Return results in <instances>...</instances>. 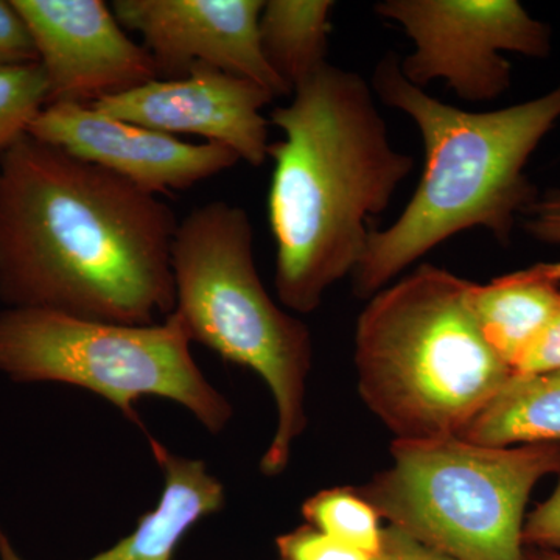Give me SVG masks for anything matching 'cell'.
<instances>
[{
	"label": "cell",
	"mask_w": 560,
	"mask_h": 560,
	"mask_svg": "<svg viewBox=\"0 0 560 560\" xmlns=\"http://www.w3.org/2000/svg\"><path fill=\"white\" fill-rule=\"evenodd\" d=\"M178 223L158 195L25 135L0 154V302L154 324L175 308Z\"/></svg>",
	"instance_id": "cell-1"
},
{
	"label": "cell",
	"mask_w": 560,
	"mask_h": 560,
	"mask_svg": "<svg viewBox=\"0 0 560 560\" xmlns=\"http://www.w3.org/2000/svg\"><path fill=\"white\" fill-rule=\"evenodd\" d=\"M268 121L282 131L268 151L276 293L283 307L307 315L359 267L371 217L389 208L416 161L390 142L371 84L330 62Z\"/></svg>",
	"instance_id": "cell-2"
},
{
	"label": "cell",
	"mask_w": 560,
	"mask_h": 560,
	"mask_svg": "<svg viewBox=\"0 0 560 560\" xmlns=\"http://www.w3.org/2000/svg\"><path fill=\"white\" fill-rule=\"evenodd\" d=\"M399 61L386 54L371 86L383 105L415 121L425 168L396 221L371 232L352 275L357 296L366 300L460 232L481 228L500 245H510L518 217L539 197L526 164L560 120V84L529 102L471 113L415 86Z\"/></svg>",
	"instance_id": "cell-3"
},
{
	"label": "cell",
	"mask_w": 560,
	"mask_h": 560,
	"mask_svg": "<svg viewBox=\"0 0 560 560\" xmlns=\"http://www.w3.org/2000/svg\"><path fill=\"white\" fill-rule=\"evenodd\" d=\"M475 282L423 264L370 298L355 329L359 393L396 441L460 438L511 381L471 311Z\"/></svg>",
	"instance_id": "cell-4"
},
{
	"label": "cell",
	"mask_w": 560,
	"mask_h": 560,
	"mask_svg": "<svg viewBox=\"0 0 560 560\" xmlns=\"http://www.w3.org/2000/svg\"><path fill=\"white\" fill-rule=\"evenodd\" d=\"M172 275L173 313L191 342L256 372L270 388L278 420L260 471L278 477L307 429L313 341L308 327L279 307L265 289L254 259L248 212L228 201L191 210L176 228Z\"/></svg>",
	"instance_id": "cell-5"
},
{
	"label": "cell",
	"mask_w": 560,
	"mask_h": 560,
	"mask_svg": "<svg viewBox=\"0 0 560 560\" xmlns=\"http://www.w3.org/2000/svg\"><path fill=\"white\" fill-rule=\"evenodd\" d=\"M390 456L361 495L389 526L456 560H525L530 492L560 474V444L394 440Z\"/></svg>",
	"instance_id": "cell-6"
},
{
	"label": "cell",
	"mask_w": 560,
	"mask_h": 560,
	"mask_svg": "<svg viewBox=\"0 0 560 560\" xmlns=\"http://www.w3.org/2000/svg\"><path fill=\"white\" fill-rule=\"evenodd\" d=\"M190 345L176 313L160 324L130 326L46 311H0V372L10 381L91 390L143 431L136 405L160 397L219 434L234 408L195 363Z\"/></svg>",
	"instance_id": "cell-7"
},
{
	"label": "cell",
	"mask_w": 560,
	"mask_h": 560,
	"mask_svg": "<svg viewBox=\"0 0 560 560\" xmlns=\"http://www.w3.org/2000/svg\"><path fill=\"white\" fill-rule=\"evenodd\" d=\"M415 43L399 61L415 86L445 81L460 101L493 102L511 86L503 54L547 58L551 31L515 0H385L374 7Z\"/></svg>",
	"instance_id": "cell-8"
},
{
	"label": "cell",
	"mask_w": 560,
	"mask_h": 560,
	"mask_svg": "<svg viewBox=\"0 0 560 560\" xmlns=\"http://www.w3.org/2000/svg\"><path fill=\"white\" fill-rule=\"evenodd\" d=\"M35 40L49 102L94 105L158 79L153 58L103 0H13Z\"/></svg>",
	"instance_id": "cell-9"
},
{
	"label": "cell",
	"mask_w": 560,
	"mask_h": 560,
	"mask_svg": "<svg viewBox=\"0 0 560 560\" xmlns=\"http://www.w3.org/2000/svg\"><path fill=\"white\" fill-rule=\"evenodd\" d=\"M264 0H116L117 21L138 32L160 80L209 66L254 81L276 98L291 95L272 72L259 39Z\"/></svg>",
	"instance_id": "cell-10"
},
{
	"label": "cell",
	"mask_w": 560,
	"mask_h": 560,
	"mask_svg": "<svg viewBox=\"0 0 560 560\" xmlns=\"http://www.w3.org/2000/svg\"><path fill=\"white\" fill-rule=\"evenodd\" d=\"M27 135L154 195L190 189L241 162L220 143L184 142L77 103L47 105Z\"/></svg>",
	"instance_id": "cell-11"
},
{
	"label": "cell",
	"mask_w": 560,
	"mask_h": 560,
	"mask_svg": "<svg viewBox=\"0 0 560 560\" xmlns=\"http://www.w3.org/2000/svg\"><path fill=\"white\" fill-rule=\"evenodd\" d=\"M275 98L254 81L197 66L183 79H156L92 106L165 135L200 136L228 147L246 164L260 167L271 145L270 121L261 110Z\"/></svg>",
	"instance_id": "cell-12"
},
{
	"label": "cell",
	"mask_w": 560,
	"mask_h": 560,
	"mask_svg": "<svg viewBox=\"0 0 560 560\" xmlns=\"http://www.w3.org/2000/svg\"><path fill=\"white\" fill-rule=\"evenodd\" d=\"M162 475L156 506L139 518L128 536L88 560H173L189 530L223 510L226 490L205 460L187 458L147 434ZM0 560H25L0 525Z\"/></svg>",
	"instance_id": "cell-13"
},
{
	"label": "cell",
	"mask_w": 560,
	"mask_h": 560,
	"mask_svg": "<svg viewBox=\"0 0 560 560\" xmlns=\"http://www.w3.org/2000/svg\"><path fill=\"white\" fill-rule=\"evenodd\" d=\"M471 311L482 338L514 371L560 313V261L475 283Z\"/></svg>",
	"instance_id": "cell-14"
},
{
	"label": "cell",
	"mask_w": 560,
	"mask_h": 560,
	"mask_svg": "<svg viewBox=\"0 0 560 560\" xmlns=\"http://www.w3.org/2000/svg\"><path fill=\"white\" fill-rule=\"evenodd\" d=\"M460 440L488 447L560 444V370L511 377Z\"/></svg>",
	"instance_id": "cell-15"
},
{
	"label": "cell",
	"mask_w": 560,
	"mask_h": 560,
	"mask_svg": "<svg viewBox=\"0 0 560 560\" xmlns=\"http://www.w3.org/2000/svg\"><path fill=\"white\" fill-rule=\"evenodd\" d=\"M334 7L330 0H268L261 7V54L291 94L302 81L329 65Z\"/></svg>",
	"instance_id": "cell-16"
},
{
	"label": "cell",
	"mask_w": 560,
	"mask_h": 560,
	"mask_svg": "<svg viewBox=\"0 0 560 560\" xmlns=\"http://www.w3.org/2000/svg\"><path fill=\"white\" fill-rule=\"evenodd\" d=\"M307 525L340 544L374 558L381 550L382 517L355 488H331L316 492L302 504Z\"/></svg>",
	"instance_id": "cell-17"
},
{
	"label": "cell",
	"mask_w": 560,
	"mask_h": 560,
	"mask_svg": "<svg viewBox=\"0 0 560 560\" xmlns=\"http://www.w3.org/2000/svg\"><path fill=\"white\" fill-rule=\"evenodd\" d=\"M47 102L49 86L39 62L0 66V154L27 135Z\"/></svg>",
	"instance_id": "cell-18"
},
{
	"label": "cell",
	"mask_w": 560,
	"mask_h": 560,
	"mask_svg": "<svg viewBox=\"0 0 560 560\" xmlns=\"http://www.w3.org/2000/svg\"><path fill=\"white\" fill-rule=\"evenodd\" d=\"M276 548L279 560H372L366 552L340 544L307 523L279 536Z\"/></svg>",
	"instance_id": "cell-19"
},
{
	"label": "cell",
	"mask_w": 560,
	"mask_h": 560,
	"mask_svg": "<svg viewBox=\"0 0 560 560\" xmlns=\"http://www.w3.org/2000/svg\"><path fill=\"white\" fill-rule=\"evenodd\" d=\"M38 62L35 40L13 0H0V66Z\"/></svg>",
	"instance_id": "cell-20"
},
{
	"label": "cell",
	"mask_w": 560,
	"mask_h": 560,
	"mask_svg": "<svg viewBox=\"0 0 560 560\" xmlns=\"http://www.w3.org/2000/svg\"><path fill=\"white\" fill-rule=\"evenodd\" d=\"M523 545L560 552V481L555 492L526 515Z\"/></svg>",
	"instance_id": "cell-21"
},
{
	"label": "cell",
	"mask_w": 560,
	"mask_h": 560,
	"mask_svg": "<svg viewBox=\"0 0 560 560\" xmlns=\"http://www.w3.org/2000/svg\"><path fill=\"white\" fill-rule=\"evenodd\" d=\"M523 230L534 241L560 245V189L539 194L522 213Z\"/></svg>",
	"instance_id": "cell-22"
},
{
	"label": "cell",
	"mask_w": 560,
	"mask_h": 560,
	"mask_svg": "<svg viewBox=\"0 0 560 560\" xmlns=\"http://www.w3.org/2000/svg\"><path fill=\"white\" fill-rule=\"evenodd\" d=\"M552 370H560V313L529 350L528 355L512 371V377H528Z\"/></svg>",
	"instance_id": "cell-23"
},
{
	"label": "cell",
	"mask_w": 560,
	"mask_h": 560,
	"mask_svg": "<svg viewBox=\"0 0 560 560\" xmlns=\"http://www.w3.org/2000/svg\"><path fill=\"white\" fill-rule=\"evenodd\" d=\"M372 560H456L445 552L416 540L404 530L386 526L383 528L381 550Z\"/></svg>",
	"instance_id": "cell-24"
},
{
	"label": "cell",
	"mask_w": 560,
	"mask_h": 560,
	"mask_svg": "<svg viewBox=\"0 0 560 560\" xmlns=\"http://www.w3.org/2000/svg\"><path fill=\"white\" fill-rule=\"evenodd\" d=\"M525 560H560V552L540 550V548H525Z\"/></svg>",
	"instance_id": "cell-25"
}]
</instances>
